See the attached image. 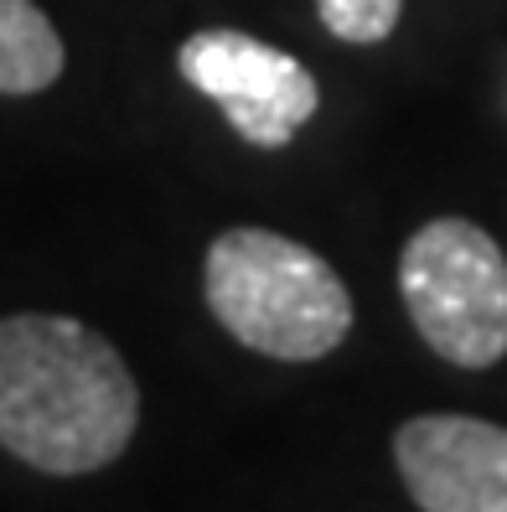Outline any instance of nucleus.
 <instances>
[{
  "instance_id": "nucleus-1",
  "label": "nucleus",
  "mask_w": 507,
  "mask_h": 512,
  "mask_svg": "<svg viewBox=\"0 0 507 512\" xmlns=\"http://www.w3.org/2000/svg\"><path fill=\"white\" fill-rule=\"evenodd\" d=\"M135 430L140 388L109 337L73 316L0 321V450L42 476H88Z\"/></svg>"
},
{
  "instance_id": "nucleus-2",
  "label": "nucleus",
  "mask_w": 507,
  "mask_h": 512,
  "mask_svg": "<svg viewBox=\"0 0 507 512\" xmlns=\"http://www.w3.org/2000/svg\"><path fill=\"white\" fill-rule=\"evenodd\" d=\"M207 311L233 342L275 363H316L352 331V295L316 249L275 228H228L202 269Z\"/></svg>"
},
{
  "instance_id": "nucleus-3",
  "label": "nucleus",
  "mask_w": 507,
  "mask_h": 512,
  "mask_svg": "<svg viewBox=\"0 0 507 512\" xmlns=\"http://www.w3.org/2000/svg\"><path fill=\"white\" fill-rule=\"evenodd\" d=\"M399 295L414 331L456 368L507 357V254L487 228L435 218L399 254Z\"/></svg>"
},
{
  "instance_id": "nucleus-4",
  "label": "nucleus",
  "mask_w": 507,
  "mask_h": 512,
  "mask_svg": "<svg viewBox=\"0 0 507 512\" xmlns=\"http://www.w3.org/2000/svg\"><path fill=\"white\" fill-rule=\"evenodd\" d=\"M176 68L182 78L207 94L228 125L259 150H280L295 140V130L306 125L321 104V88L306 73V63H295L290 52L259 42L233 26H207L192 32L176 47Z\"/></svg>"
},
{
  "instance_id": "nucleus-5",
  "label": "nucleus",
  "mask_w": 507,
  "mask_h": 512,
  "mask_svg": "<svg viewBox=\"0 0 507 512\" xmlns=\"http://www.w3.org/2000/svg\"><path fill=\"white\" fill-rule=\"evenodd\" d=\"M404 492L425 512H507V430L476 414H414L394 435Z\"/></svg>"
},
{
  "instance_id": "nucleus-6",
  "label": "nucleus",
  "mask_w": 507,
  "mask_h": 512,
  "mask_svg": "<svg viewBox=\"0 0 507 512\" xmlns=\"http://www.w3.org/2000/svg\"><path fill=\"white\" fill-rule=\"evenodd\" d=\"M63 37L37 0H0V94H42L63 78Z\"/></svg>"
},
{
  "instance_id": "nucleus-7",
  "label": "nucleus",
  "mask_w": 507,
  "mask_h": 512,
  "mask_svg": "<svg viewBox=\"0 0 507 512\" xmlns=\"http://www.w3.org/2000/svg\"><path fill=\"white\" fill-rule=\"evenodd\" d=\"M316 16H321V26L337 42L373 47V42H383L399 26L404 0H316Z\"/></svg>"
}]
</instances>
